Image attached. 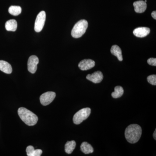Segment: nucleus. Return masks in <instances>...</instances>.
I'll return each mask as SVG.
<instances>
[{
  "instance_id": "21",
  "label": "nucleus",
  "mask_w": 156,
  "mask_h": 156,
  "mask_svg": "<svg viewBox=\"0 0 156 156\" xmlns=\"http://www.w3.org/2000/svg\"><path fill=\"white\" fill-rule=\"evenodd\" d=\"M147 63L150 65L153 66H156V58H151L147 60Z\"/></svg>"
},
{
  "instance_id": "23",
  "label": "nucleus",
  "mask_w": 156,
  "mask_h": 156,
  "mask_svg": "<svg viewBox=\"0 0 156 156\" xmlns=\"http://www.w3.org/2000/svg\"><path fill=\"white\" fill-rule=\"evenodd\" d=\"M153 137L154 139L156 140V129L155 130L153 134Z\"/></svg>"
},
{
  "instance_id": "10",
  "label": "nucleus",
  "mask_w": 156,
  "mask_h": 156,
  "mask_svg": "<svg viewBox=\"0 0 156 156\" xmlns=\"http://www.w3.org/2000/svg\"><path fill=\"white\" fill-rule=\"evenodd\" d=\"M149 28L146 27H140L135 29L133 31V34L138 37H146L150 33Z\"/></svg>"
},
{
  "instance_id": "15",
  "label": "nucleus",
  "mask_w": 156,
  "mask_h": 156,
  "mask_svg": "<svg viewBox=\"0 0 156 156\" xmlns=\"http://www.w3.org/2000/svg\"><path fill=\"white\" fill-rule=\"evenodd\" d=\"M17 23L15 20H10L6 22L5 28L6 30L10 31H15L17 30Z\"/></svg>"
},
{
  "instance_id": "19",
  "label": "nucleus",
  "mask_w": 156,
  "mask_h": 156,
  "mask_svg": "<svg viewBox=\"0 0 156 156\" xmlns=\"http://www.w3.org/2000/svg\"><path fill=\"white\" fill-rule=\"evenodd\" d=\"M9 13L14 16L19 15L22 11L21 7L18 6H11L9 9Z\"/></svg>"
},
{
  "instance_id": "7",
  "label": "nucleus",
  "mask_w": 156,
  "mask_h": 156,
  "mask_svg": "<svg viewBox=\"0 0 156 156\" xmlns=\"http://www.w3.org/2000/svg\"><path fill=\"white\" fill-rule=\"evenodd\" d=\"M39 62V58L37 56H30L29 58L28 62H27V66L29 71L31 73L34 74L35 73L37 70V65Z\"/></svg>"
},
{
  "instance_id": "5",
  "label": "nucleus",
  "mask_w": 156,
  "mask_h": 156,
  "mask_svg": "<svg viewBox=\"0 0 156 156\" xmlns=\"http://www.w3.org/2000/svg\"><path fill=\"white\" fill-rule=\"evenodd\" d=\"M46 14L44 11H41L37 16L35 22L34 30L37 32H40L43 29L46 20Z\"/></svg>"
},
{
  "instance_id": "14",
  "label": "nucleus",
  "mask_w": 156,
  "mask_h": 156,
  "mask_svg": "<svg viewBox=\"0 0 156 156\" xmlns=\"http://www.w3.org/2000/svg\"><path fill=\"white\" fill-rule=\"evenodd\" d=\"M26 152L28 156H40L43 151L41 149L35 150L32 146H29L27 147Z\"/></svg>"
},
{
  "instance_id": "1",
  "label": "nucleus",
  "mask_w": 156,
  "mask_h": 156,
  "mask_svg": "<svg viewBox=\"0 0 156 156\" xmlns=\"http://www.w3.org/2000/svg\"><path fill=\"white\" fill-rule=\"evenodd\" d=\"M142 134L141 127L137 124H132L126 128L125 136L128 142L135 144L138 142Z\"/></svg>"
},
{
  "instance_id": "12",
  "label": "nucleus",
  "mask_w": 156,
  "mask_h": 156,
  "mask_svg": "<svg viewBox=\"0 0 156 156\" xmlns=\"http://www.w3.org/2000/svg\"><path fill=\"white\" fill-rule=\"evenodd\" d=\"M0 70L10 74L12 72V68L9 62L4 60H0Z\"/></svg>"
},
{
  "instance_id": "4",
  "label": "nucleus",
  "mask_w": 156,
  "mask_h": 156,
  "mask_svg": "<svg viewBox=\"0 0 156 156\" xmlns=\"http://www.w3.org/2000/svg\"><path fill=\"white\" fill-rule=\"evenodd\" d=\"M91 110L89 108H86L80 110L74 115L73 121L76 125L81 124L84 120L87 119L91 114Z\"/></svg>"
},
{
  "instance_id": "3",
  "label": "nucleus",
  "mask_w": 156,
  "mask_h": 156,
  "mask_svg": "<svg viewBox=\"0 0 156 156\" xmlns=\"http://www.w3.org/2000/svg\"><path fill=\"white\" fill-rule=\"evenodd\" d=\"M88 23L86 20H81L76 23L71 31V35L75 38H79L86 33Z\"/></svg>"
},
{
  "instance_id": "11",
  "label": "nucleus",
  "mask_w": 156,
  "mask_h": 156,
  "mask_svg": "<svg viewBox=\"0 0 156 156\" xmlns=\"http://www.w3.org/2000/svg\"><path fill=\"white\" fill-rule=\"evenodd\" d=\"M134 11L136 13H142L144 12L147 9L146 2L144 1H138L133 3Z\"/></svg>"
},
{
  "instance_id": "2",
  "label": "nucleus",
  "mask_w": 156,
  "mask_h": 156,
  "mask_svg": "<svg viewBox=\"0 0 156 156\" xmlns=\"http://www.w3.org/2000/svg\"><path fill=\"white\" fill-rule=\"evenodd\" d=\"M18 114L23 122L28 126H34L37 122L38 118L33 112L25 108H20Z\"/></svg>"
},
{
  "instance_id": "8",
  "label": "nucleus",
  "mask_w": 156,
  "mask_h": 156,
  "mask_svg": "<svg viewBox=\"0 0 156 156\" xmlns=\"http://www.w3.org/2000/svg\"><path fill=\"white\" fill-rule=\"evenodd\" d=\"M87 79L94 83H99L103 80V74L100 71H98L92 74H88Z\"/></svg>"
},
{
  "instance_id": "13",
  "label": "nucleus",
  "mask_w": 156,
  "mask_h": 156,
  "mask_svg": "<svg viewBox=\"0 0 156 156\" xmlns=\"http://www.w3.org/2000/svg\"><path fill=\"white\" fill-rule=\"evenodd\" d=\"M111 52L112 55L116 56L119 61H122L123 56L122 55V51L121 48L118 45H115L112 46L111 49Z\"/></svg>"
},
{
  "instance_id": "20",
  "label": "nucleus",
  "mask_w": 156,
  "mask_h": 156,
  "mask_svg": "<svg viewBox=\"0 0 156 156\" xmlns=\"http://www.w3.org/2000/svg\"><path fill=\"white\" fill-rule=\"evenodd\" d=\"M147 80L149 83L151 85L156 86V75H152L148 76L147 77Z\"/></svg>"
},
{
  "instance_id": "9",
  "label": "nucleus",
  "mask_w": 156,
  "mask_h": 156,
  "mask_svg": "<svg viewBox=\"0 0 156 156\" xmlns=\"http://www.w3.org/2000/svg\"><path fill=\"white\" fill-rule=\"evenodd\" d=\"M95 62L91 59H85L79 63V67L83 71L88 70L95 66Z\"/></svg>"
},
{
  "instance_id": "6",
  "label": "nucleus",
  "mask_w": 156,
  "mask_h": 156,
  "mask_svg": "<svg viewBox=\"0 0 156 156\" xmlns=\"http://www.w3.org/2000/svg\"><path fill=\"white\" fill-rule=\"evenodd\" d=\"M56 94L54 92H48L42 94L40 97L41 103L44 106H47L51 103L56 97Z\"/></svg>"
},
{
  "instance_id": "18",
  "label": "nucleus",
  "mask_w": 156,
  "mask_h": 156,
  "mask_svg": "<svg viewBox=\"0 0 156 156\" xmlns=\"http://www.w3.org/2000/svg\"><path fill=\"white\" fill-rule=\"evenodd\" d=\"M124 89L121 86H117L115 88V91L112 93V97L114 98L121 97L124 94Z\"/></svg>"
},
{
  "instance_id": "22",
  "label": "nucleus",
  "mask_w": 156,
  "mask_h": 156,
  "mask_svg": "<svg viewBox=\"0 0 156 156\" xmlns=\"http://www.w3.org/2000/svg\"><path fill=\"white\" fill-rule=\"evenodd\" d=\"M152 17H153L154 19H156V11H154L151 13Z\"/></svg>"
},
{
  "instance_id": "16",
  "label": "nucleus",
  "mask_w": 156,
  "mask_h": 156,
  "mask_svg": "<svg viewBox=\"0 0 156 156\" xmlns=\"http://www.w3.org/2000/svg\"><path fill=\"white\" fill-rule=\"evenodd\" d=\"M80 148L81 151L86 154L92 153L94 151L92 145L87 142H83L81 144Z\"/></svg>"
},
{
  "instance_id": "17",
  "label": "nucleus",
  "mask_w": 156,
  "mask_h": 156,
  "mask_svg": "<svg viewBox=\"0 0 156 156\" xmlns=\"http://www.w3.org/2000/svg\"><path fill=\"white\" fill-rule=\"evenodd\" d=\"M76 143L74 140L68 141L66 144L65 146V151L68 154H71L75 148Z\"/></svg>"
}]
</instances>
